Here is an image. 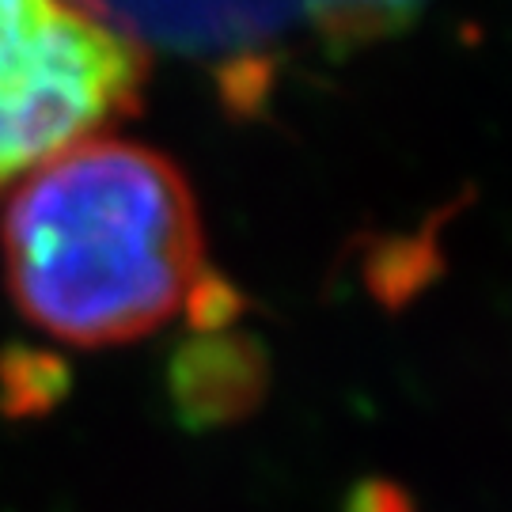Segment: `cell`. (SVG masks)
<instances>
[{
  "mask_svg": "<svg viewBox=\"0 0 512 512\" xmlns=\"http://www.w3.org/2000/svg\"><path fill=\"white\" fill-rule=\"evenodd\" d=\"M186 323L194 327V334H213V330H228L243 311V296L232 281H224L220 274L205 270V277L190 289L186 296Z\"/></svg>",
  "mask_w": 512,
  "mask_h": 512,
  "instance_id": "7",
  "label": "cell"
},
{
  "mask_svg": "<svg viewBox=\"0 0 512 512\" xmlns=\"http://www.w3.org/2000/svg\"><path fill=\"white\" fill-rule=\"evenodd\" d=\"M69 391V365L50 349L12 346L0 353V414L38 418L50 414Z\"/></svg>",
  "mask_w": 512,
  "mask_h": 512,
  "instance_id": "6",
  "label": "cell"
},
{
  "mask_svg": "<svg viewBox=\"0 0 512 512\" xmlns=\"http://www.w3.org/2000/svg\"><path fill=\"white\" fill-rule=\"evenodd\" d=\"M346 512H414V501H410L395 482L368 478V482H361V486L353 490Z\"/></svg>",
  "mask_w": 512,
  "mask_h": 512,
  "instance_id": "8",
  "label": "cell"
},
{
  "mask_svg": "<svg viewBox=\"0 0 512 512\" xmlns=\"http://www.w3.org/2000/svg\"><path fill=\"white\" fill-rule=\"evenodd\" d=\"M266 391L270 357L251 334H194L167 361V395L186 429H220L247 418Z\"/></svg>",
  "mask_w": 512,
  "mask_h": 512,
  "instance_id": "4",
  "label": "cell"
},
{
  "mask_svg": "<svg viewBox=\"0 0 512 512\" xmlns=\"http://www.w3.org/2000/svg\"><path fill=\"white\" fill-rule=\"evenodd\" d=\"M148 54L69 0H0V194L141 110Z\"/></svg>",
  "mask_w": 512,
  "mask_h": 512,
  "instance_id": "2",
  "label": "cell"
},
{
  "mask_svg": "<svg viewBox=\"0 0 512 512\" xmlns=\"http://www.w3.org/2000/svg\"><path fill=\"white\" fill-rule=\"evenodd\" d=\"M425 4L429 0H311L308 27L330 54H349L403 35L421 19Z\"/></svg>",
  "mask_w": 512,
  "mask_h": 512,
  "instance_id": "5",
  "label": "cell"
},
{
  "mask_svg": "<svg viewBox=\"0 0 512 512\" xmlns=\"http://www.w3.org/2000/svg\"><path fill=\"white\" fill-rule=\"evenodd\" d=\"M0 251L16 308L84 349L160 330L209 270L186 175L122 137H92L31 171L4 205Z\"/></svg>",
  "mask_w": 512,
  "mask_h": 512,
  "instance_id": "1",
  "label": "cell"
},
{
  "mask_svg": "<svg viewBox=\"0 0 512 512\" xmlns=\"http://www.w3.org/2000/svg\"><path fill=\"white\" fill-rule=\"evenodd\" d=\"M137 46L213 57L217 73L243 61H274L293 27L308 23L311 0H69Z\"/></svg>",
  "mask_w": 512,
  "mask_h": 512,
  "instance_id": "3",
  "label": "cell"
}]
</instances>
